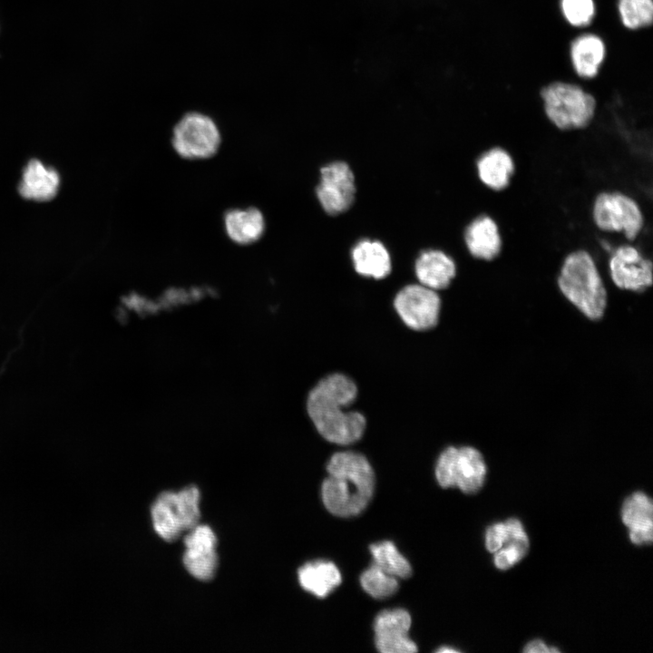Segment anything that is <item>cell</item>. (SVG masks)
<instances>
[{
    "label": "cell",
    "mask_w": 653,
    "mask_h": 653,
    "mask_svg": "<svg viewBox=\"0 0 653 653\" xmlns=\"http://www.w3.org/2000/svg\"><path fill=\"white\" fill-rule=\"evenodd\" d=\"M352 261L358 274L375 279L385 278L392 268L387 249L376 240L359 241L352 250Z\"/></svg>",
    "instance_id": "obj_17"
},
{
    "label": "cell",
    "mask_w": 653,
    "mask_h": 653,
    "mask_svg": "<svg viewBox=\"0 0 653 653\" xmlns=\"http://www.w3.org/2000/svg\"><path fill=\"white\" fill-rule=\"evenodd\" d=\"M603 41L595 34H583L570 44V58L576 73L583 78H592L605 57Z\"/></svg>",
    "instance_id": "obj_20"
},
{
    "label": "cell",
    "mask_w": 653,
    "mask_h": 653,
    "mask_svg": "<svg viewBox=\"0 0 653 653\" xmlns=\"http://www.w3.org/2000/svg\"><path fill=\"white\" fill-rule=\"evenodd\" d=\"M183 541L187 550L195 551H214L218 545V539L212 529L200 523L189 531Z\"/></svg>",
    "instance_id": "obj_28"
},
{
    "label": "cell",
    "mask_w": 653,
    "mask_h": 653,
    "mask_svg": "<svg viewBox=\"0 0 653 653\" xmlns=\"http://www.w3.org/2000/svg\"><path fill=\"white\" fill-rule=\"evenodd\" d=\"M485 474L483 457L472 446L447 447L439 455L435 465V476L442 487L457 486L466 493L477 492Z\"/></svg>",
    "instance_id": "obj_6"
},
{
    "label": "cell",
    "mask_w": 653,
    "mask_h": 653,
    "mask_svg": "<svg viewBox=\"0 0 653 653\" xmlns=\"http://www.w3.org/2000/svg\"><path fill=\"white\" fill-rule=\"evenodd\" d=\"M227 236L238 245H250L258 241L265 230L262 212L255 207L236 208L224 215Z\"/></svg>",
    "instance_id": "obj_15"
},
{
    "label": "cell",
    "mask_w": 653,
    "mask_h": 653,
    "mask_svg": "<svg viewBox=\"0 0 653 653\" xmlns=\"http://www.w3.org/2000/svg\"><path fill=\"white\" fill-rule=\"evenodd\" d=\"M153 528L165 541L178 540L183 530L174 504V492H163L158 495L151 508Z\"/></svg>",
    "instance_id": "obj_21"
},
{
    "label": "cell",
    "mask_w": 653,
    "mask_h": 653,
    "mask_svg": "<svg viewBox=\"0 0 653 653\" xmlns=\"http://www.w3.org/2000/svg\"><path fill=\"white\" fill-rule=\"evenodd\" d=\"M442 301L436 290L422 284H410L395 297L394 307L403 323L412 330L426 331L439 321Z\"/></svg>",
    "instance_id": "obj_9"
},
{
    "label": "cell",
    "mask_w": 653,
    "mask_h": 653,
    "mask_svg": "<svg viewBox=\"0 0 653 653\" xmlns=\"http://www.w3.org/2000/svg\"><path fill=\"white\" fill-rule=\"evenodd\" d=\"M316 192L326 213L337 215L346 210L356 193L355 178L349 166L335 161L323 167Z\"/></svg>",
    "instance_id": "obj_10"
},
{
    "label": "cell",
    "mask_w": 653,
    "mask_h": 653,
    "mask_svg": "<svg viewBox=\"0 0 653 653\" xmlns=\"http://www.w3.org/2000/svg\"><path fill=\"white\" fill-rule=\"evenodd\" d=\"M297 575L301 587L318 598L326 597L342 581L337 567L326 560L307 562L298 569Z\"/></svg>",
    "instance_id": "obj_19"
},
{
    "label": "cell",
    "mask_w": 653,
    "mask_h": 653,
    "mask_svg": "<svg viewBox=\"0 0 653 653\" xmlns=\"http://www.w3.org/2000/svg\"><path fill=\"white\" fill-rule=\"evenodd\" d=\"M463 236L468 254L475 259L492 261L502 252L500 228L488 214H481L471 219L465 225Z\"/></svg>",
    "instance_id": "obj_12"
},
{
    "label": "cell",
    "mask_w": 653,
    "mask_h": 653,
    "mask_svg": "<svg viewBox=\"0 0 653 653\" xmlns=\"http://www.w3.org/2000/svg\"><path fill=\"white\" fill-rule=\"evenodd\" d=\"M221 135L216 122L208 115L192 112L175 124L171 145L186 160H206L214 156L220 146Z\"/></svg>",
    "instance_id": "obj_7"
},
{
    "label": "cell",
    "mask_w": 653,
    "mask_h": 653,
    "mask_svg": "<svg viewBox=\"0 0 653 653\" xmlns=\"http://www.w3.org/2000/svg\"><path fill=\"white\" fill-rule=\"evenodd\" d=\"M561 10L571 25L580 27L591 22L595 5L593 0H561Z\"/></svg>",
    "instance_id": "obj_27"
},
{
    "label": "cell",
    "mask_w": 653,
    "mask_h": 653,
    "mask_svg": "<svg viewBox=\"0 0 653 653\" xmlns=\"http://www.w3.org/2000/svg\"><path fill=\"white\" fill-rule=\"evenodd\" d=\"M560 295L590 320L600 319L608 306V288L593 256L584 249L565 256L556 277Z\"/></svg>",
    "instance_id": "obj_3"
},
{
    "label": "cell",
    "mask_w": 653,
    "mask_h": 653,
    "mask_svg": "<svg viewBox=\"0 0 653 653\" xmlns=\"http://www.w3.org/2000/svg\"><path fill=\"white\" fill-rule=\"evenodd\" d=\"M357 386L342 373L320 379L308 393L307 412L317 433L327 442L348 445L359 441L366 419L358 411H347L356 400Z\"/></svg>",
    "instance_id": "obj_1"
},
{
    "label": "cell",
    "mask_w": 653,
    "mask_h": 653,
    "mask_svg": "<svg viewBox=\"0 0 653 653\" xmlns=\"http://www.w3.org/2000/svg\"><path fill=\"white\" fill-rule=\"evenodd\" d=\"M410 614L404 609H385L375 619L374 631L376 648L382 653H413L417 651L410 639Z\"/></svg>",
    "instance_id": "obj_11"
},
{
    "label": "cell",
    "mask_w": 653,
    "mask_h": 653,
    "mask_svg": "<svg viewBox=\"0 0 653 653\" xmlns=\"http://www.w3.org/2000/svg\"><path fill=\"white\" fill-rule=\"evenodd\" d=\"M476 174L486 188L501 191L511 183L516 165L512 154L501 146H492L482 151L475 161Z\"/></svg>",
    "instance_id": "obj_13"
},
{
    "label": "cell",
    "mask_w": 653,
    "mask_h": 653,
    "mask_svg": "<svg viewBox=\"0 0 653 653\" xmlns=\"http://www.w3.org/2000/svg\"><path fill=\"white\" fill-rule=\"evenodd\" d=\"M609 280L619 290L643 293L653 283L651 258L633 243L619 244L608 259Z\"/></svg>",
    "instance_id": "obj_8"
},
{
    "label": "cell",
    "mask_w": 653,
    "mask_h": 653,
    "mask_svg": "<svg viewBox=\"0 0 653 653\" xmlns=\"http://www.w3.org/2000/svg\"><path fill=\"white\" fill-rule=\"evenodd\" d=\"M504 523H496L491 526L486 533V547L489 551L496 552L500 550L504 541Z\"/></svg>",
    "instance_id": "obj_29"
},
{
    "label": "cell",
    "mask_w": 653,
    "mask_h": 653,
    "mask_svg": "<svg viewBox=\"0 0 653 653\" xmlns=\"http://www.w3.org/2000/svg\"><path fill=\"white\" fill-rule=\"evenodd\" d=\"M58 187V173L41 161L32 160L24 170L19 192L25 199L45 201L56 195Z\"/></svg>",
    "instance_id": "obj_16"
},
{
    "label": "cell",
    "mask_w": 653,
    "mask_h": 653,
    "mask_svg": "<svg viewBox=\"0 0 653 653\" xmlns=\"http://www.w3.org/2000/svg\"><path fill=\"white\" fill-rule=\"evenodd\" d=\"M326 470L321 495L327 511L339 517L361 513L375 489L374 470L366 457L353 451L337 452L330 457Z\"/></svg>",
    "instance_id": "obj_2"
},
{
    "label": "cell",
    "mask_w": 653,
    "mask_h": 653,
    "mask_svg": "<svg viewBox=\"0 0 653 653\" xmlns=\"http://www.w3.org/2000/svg\"><path fill=\"white\" fill-rule=\"evenodd\" d=\"M360 583L365 591L375 599L388 598L399 587L397 578L387 574L374 563L361 574Z\"/></svg>",
    "instance_id": "obj_25"
},
{
    "label": "cell",
    "mask_w": 653,
    "mask_h": 653,
    "mask_svg": "<svg viewBox=\"0 0 653 653\" xmlns=\"http://www.w3.org/2000/svg\"><path fill=\"white\" fill-rule=\"evenodd\" d=\"M182 562L188 572L195 579L208 581L213 579L219 563L217 551L187 550L183 553Z\"/></svg>",
    "instance_id": "obj_24"
},
{
    "label": "cell",
    "mask_w": 653,
    "mask_h": 653,
    "mask_svg": "<svg viewBox=\"0 0 653 653\" xmlns=\"http://www.w3.org/2000/svg\"><path fill=\"white\" fill-rule=\"evenodd\" d=\"M525 652H551L541 640H533L524 648Z\"/></svg>",
    "instance_id": "obj_30"
},
{
    "label": "cell",
    "mask_w": 653,
    "mask_h": 653,
    "mask_svg": "<svg viewBox=\"0 0 653 653\" xmlns=\"http://www.w3.org/2000/svg\"><path fill=\"white\" fill-rule=\"evenodd\" d=\"M414 269L419 283L434 290L447 288L457 274L454 259L438 249L421 253L415 261Z\"/></svg>",
    "instance_id": "obj_14"
},
{
    "label": "cell",
    "mask_w": 653,
    "mask_h": 653,
    "mask_svg": "<svg viewBox=\"0 0 653 653\" xmlns=\"http://www.w3.org/2000/svg\"><path fill=\"white\" fill-rule=\"evenodd\" d=\"M373 563L395 578L406 579L412 575V568L395 545L389 541L371 544Z\"/></svg>",
    "instance_id": "obj_22"
},
{
    "label": "cell",
    "mask_w": 653,
    "mask_h": 653,
    "mask_svg": "<svg viewBox=\"0 0 653 653\" xmlns=\"http://www.w3.org/2000/svg\"><path fill=\"white\" fill-rule=\"evenodd\" d=\"M652 502L642 492H635L623 505L622 519L630 529V539L636 544L652 541Z\"/></svg>",
    "instance_id": "obj_18"
},
{
    "label": "cell",
    "mask_w": 653,
    "mask_h": 653,
    "mask_svg": "<svg viewBox=\"0 0 653 653\" xmlns=\"http://www.w3.org/2000/svg\"><path fill=\"white\" fill-rule=\"evenodd\" d=\"M438 651L443 653V652H445V651H447V652H455L456 650L452 649V648H440Z\"/></svg>",
    "instance_id": "obj_31"
},
{
    "label": "cell",
    "mask_w": 653,
    "mask_h": 653,
    "mask_svg": "<svg viewBox=\"0 0 653 653\" xmlns=\"http://www.w3.org/2000/svg\"><path fill=\"white\" fill-rule=\"evenodd\" d=\"M618 7L621 22L629 29H638L652 23V0H619Z\"/></svg>",
    "instance_id": "obj_26"
},
{
    "label": "cell",
    "mask_w": 653,
    "mask_h": 653,
    "mask_svg": "<svg viewBox=\"0 0 653 653\" xmlns=\"http://www.w3.org/2000/svg\"><path fill=\"white\" fill-rule=\"evenodd\" d=\"M591 219L596 229L607 233H619L629 243L648 224L639 202L621 190L599 192L592 202Z\"/></svg>",
    "instance_id": "obj_5"
},
{
    "label": "cell",
    "mask_w": 653,
    "mask_h": 653,
    "mask_svg": "<svg viewBox=\"0 0 653 653\" xmlns=\"http://www.w3.org/2000/svg\"><path fill=\"white\" fill-rule=\"evenodd\" d=\"M540 96L545 117L560 131L582 130L594 121L596 99L577 84L551 83L541 89Z\"/></svg>",
    "instance_id": "obj_4"
},
{
    "label": "cell",
    "mask_w": 653,
    "mask_h": 653,
    "mask_svg": "<svg viewBox=\"0 0 653 653\" xmlns=\"http://www.w3.org/2000/svg\"><path fill=\"white\" fill-rule=\"evenodd\" d=\"M200 492L197 486L190 485L174 492V504L183 531H189L200 522Z\"/></svg>",
    "instance_id": "obj_23"
}]
</instances>
